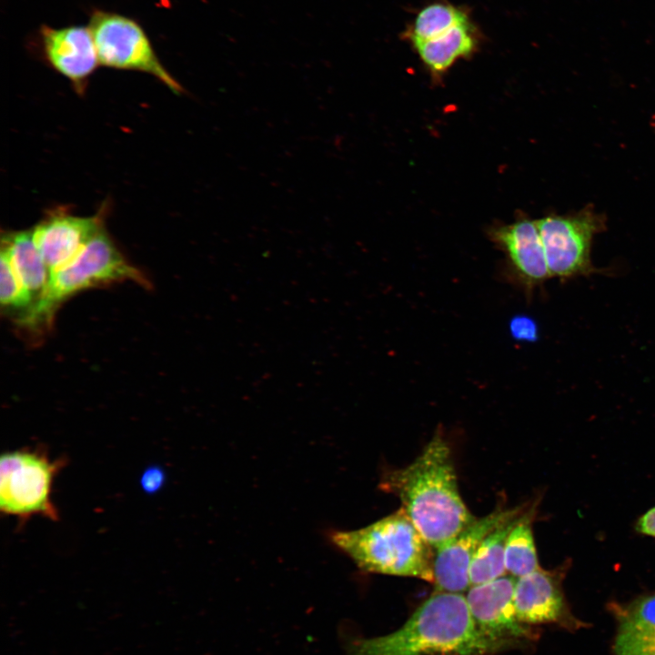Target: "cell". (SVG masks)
<instances>
[{
	"mask_svg": "<svg viewBox=\"0 0 655 655\" xmlns=\"http://www.w3.org/2000/svg\"><path fill=\"white\" fill-rule=\"evenodd\" d=\"M525 506L493 529L478 548L469 568L470 586L479 585L507 574L505 548L507 539Z\"/></svg>",
	"mask_w": 655,
	"mask_h": 655,
	"instance_id": "cell-18",
	"label": "cell"
},
{
	"mask_svg": "<svg viewBox=\"0 0 655 655\" xmlns=\"http://www.w3.org/2000/svg\"><path fill=\"white\" fill-rule=\"evenodd\" d=\"M504 650L478 630L463 593L435 590L398 630L356 640L348 655H494Z\"/></svg>",
	"mask_w": 655,
	"mask_h": 655,
	"instance_id": "cell-2",
	"label": "cell"
},
{
	"mask_svg": "<svg viewBox=\"0 0 655 655\" xmlns=\"http://www.w3.org/2000/svg\"><path fill=\"white\" fill-rule=\"evenodd\" d=\"M330 539L362 570L434 582V549L402 508L355 530L334 531Z\"/></svg>",
	"mask_w": 655,
	"mask_h": 655,
	"instance_id": "cell-3",
	"label": "cell"
},
{
	"mask_svg": "<svg viewBox=\"0 0 655 655\" xmlns=\"http://www.w3.org/2000/svg\"><path fill=\"white\" fill-rule=\"evenodd\" d=\"M635 529L641 535L655 538V507L648 509L638 519Z\"/></svg>",
	"mask_w": 655,
	"mask_h": 655,
	"instance_id": "cell-22",
	"label": "cell"
},
{
	"mask_svg": "<svg viewBox=\"0 0 655 655\" xmlns=\"http://www.w3.org/2000/svg\"><path fill=\"white\" fill-rule=\"evenodd\" d=\"M519 281L529 289L551 277L537 222L521 219L492 232Z\"/></svg>",
	"mask_w": 655,
	"mask_h": 655,
	"instance_id": "cell-13",
	"label": "cell"
},
{
	"mask_svg": "<svg viewBox=\"0 0 655 655\" xmlns=\"http://www.w3.org/2000/svg\"><path fill=\"white\" fill-rule=\"evenodd\" d=\"M469 19L468 8L447 0H435L416 14L401 36L414 46L440 36Z\"/></svg>",
	"mask_w": 655,
	"mask_h": 655,
	"instance_id": "cell-17",
	"label": "cell"
},
{
	"mask_svg": "<svg viewBox=\"0 0 655 655\" xmlns=\"http://www.w3.org/2000/svg\"><path fill=\"white\" fill-rule=\"evenodd\" d=\"M102 228L96 217L56 215L38 224L32 235L50 273L72 259Z\"/></svg>",
	"mask_w": 655,
	"mask_h": 655,
	"instance_id": "cell-12",
	"label": "cell"
},
{
	"mask_svg": "<svg viewBox=\"0 0 655 655\" xmlns=\"http://www.w3.org/2000/svg\"><path fill=\"white\" fill-rule=\"evenodd\" d=\"M64 464L60 459L51 460L43 450L5 452L0 458L1 511L21 519L41 515L57 520L51 490Z\"/></svg>",
	"mask_w": 655,
	"mask_h": 655,
	"instance_id": "cell-5",
	"label": "cell"
},
{
	"mask_svg": "<svg viewBox=\"0 0 655 655\" xmlns=\"http://www.w3.org/2000/svg\"><path fill=\"white\" fill-rule=\"evenodd\" d=\"M516 579L504 575L487 583L470 586L466 595L469 612L478 630L505 650L523 648L537 634L519 620L514 604Z\"/></svg>",
	"mask_w": 655,
	"mask_h": 655,
	"instance_id": "cell-8",
	"label": "cell"
},
{
	"mask_svg": "<svg viewBox=\"0 0 655 655\" xmlns=\"http://www.w3.org/2000/svg\"><path fill=\"white\" fill-rule=\"evenodd\" d=\"M511 330L517 338H530L535 332V327L530 319L525 317L513 319Z\"/></svg>",
	"mask_w": 655,
	"mask_h": 655,
	"instance_id": "cell-23",
	"label": "cell"
},
{
	"mask_svg": "<svg viewBox=\"0 0 655 655\" xmlns=\"http://www.w3.org/2000/svg\"><path fill=\"white\" fill-rule=\"evenodd\" d=\"M614 655H655V592L619 605Z\"/></svg>",
	"mask_w": 655,
	"mask_h": 655,
	"instance_id": "cell-14",
	"label": "cell"
},
{
	"mask_svg": "<svg viewBox=\"0 0 655 655\" xmlns=\"http://www.w3.org/2000/svg\"><path fill=\"white\" fill-rule=\"evenodd\" d=\"M123 281L148 284L145 276L126 260L102 228L72 259L49 273L44 291L25 312L20 322L33 328L49 325L58 307L73 295Z\"/></svg>",
	"mask_w": 655,
	"mask_h": 655,
	"instance_id": "cell-4",
	"label": "cell"
},
{
	"mask_svg": "<svg viewBox=\"0 0 655 655\" xmlns=\"http://www.w3.org/2000/svg\"><path fill=\"white\" fill-rule=\"evenodd\" d=\"M88 26L102 66L149 74L175 93L180 84L160 62L144 27L132 17L99 8L92 9Z\"/></svg>",
	"mask_w": 655,
	"mask_h": 655,
	"instance_id": "cell-6",
	"label": "cell"
},
{
	"mask_svg": "<svg viewBox=\"0 0 655 655\" xmlns=\"http://www.w3.org/2000/svg\"><path fill=\"white\" fill-rule=\"evenodd\" d=\"M380 488L399 499L434 550L476 519L460 496L450 447L438 431L409 465L384 474Z\"/></svg>",
	"mask_w": 655,
	"mask_h": 655,
	"instance_id": "cell-1",
	"label": "cell"
},
{
	"mask_svg": "<svg viewBox=\"0 0 655 655\" xmlns=\"http://www.w3.org/2000/svg\"><path fill=\"white\" fill-rule=\"evenodd\" d=\"M165 481L166 474L164 470L157 466L147 468L140 479L142 489L148 494L158 491L163 487Z\"/></svg>",
	"mask_w": 655,
	"mask_h": 655,
	"instance_id": "cell-21",
	"label": "cell"
},
{
	"mask_svg": "<svg viewBox=\"0 0 655 655\" xmlns=\"http://www.w3.org/2000/svg\"><path fill=\"white\" fill-rule=\"evenodd\" d=\"M1 251L35 302L47 284L49 271L34 242L32 231L5 235Z\"/></svg>",
	"mask_w": 655,
	"mask_h": 655,
	"instance_id": "cell-16",
	"label": "cell"
},
{
	"mask_svg": "<svg viewBox=\"0 0 655 655\" xmlns=\"http://www.w3.org/2000/svg\"><path fill=\"white\" fill-rule=\"evenodd\" d=\"M481 36L479 29L469 19L413 47L429 72L438 76L458 60L471 56L479 49Z\"/></svg>",
	"mask_w": 655,
	"mask_h": 655,
	"instance_id": "cell-15",
	"label": "cell"
},
{
	"mask_svg": "<svg viewBox=\"0 0 655 655\" xmlns=\"http://www.w3.org/2000/svg\"><path fill=\"white\" fill-rule=\"evenodd\" d=\"M562 569L541 568L516 579L514 604L518 618L528 625L556 623L575 627L561 588Z\"/></svg>",
	"mask_w": 655,
	"mask_h": 655,
	"instance_id": "cell-11",
	"label": "cell"
},
{
	"mask_svg": "<svg viewBox=\"0 0 655 655\" xmlns=\"http://www.w3.org/2000/svg\"><path fill=\"white\" fill-rule=\"evenodd\" d=\"M535 512V507L525 509L507 539L505 568L507 574L515 579L540 568L532 531Z\"/></svg>",
	"mask_w": 655,
	"mask_h": 655,
	"instance_id": "cell-19",
	"label": "cell"
},
{
	"mask_svg": "<svg viewBox=\"0 0 655 655\" xmlns=\"http://www.w3.org/2000/svg\"><path fill=\"white\" fill-rule=\"evenodd\" d=\"M521 508L498 507L487 516L476 519L437 548L433 563L435 590L454 593L468 590L470 587V564L480 543L493 529Z\"/></svg>",
	"mask_w": 655,
	"mask_h": 655,
	"instance_id": "cell-9",
	"label": "cell"
},
{
	"mask_svg": "<svg viewBox=\"0 0 655 655\" xmlns=\"http://www.w3.org/2000/svg\"><path fill=\"white\" fill-rule=\"evenodd\" d=\"M551 277L568 280L598 270L590 259L591 243L600 232L602 218L590 210L573 215H551L537 221Z\"/></svg>",
	"mask_w": 655,
	"mask_h": 655,
	"instance_id": "cell-7",
	"label": "cell"
},
{
	"mask_svg": "<svg viewBox=\"0 0 655 655\" xmlns=\"http://www.w3.org/2000/svg\"><path fill=\"white\" fill-rule=\"evenodd\" d=\"M0 298L3 307L29 309L35 300L15 275L6 255L1 251Z\"/></svg>",
	"mask_w": 655,
	"mask_h": 655,
	"instance_id": "cell-20",
	"label": "cell"
},
{
	"mask_svg": "<svg viewBox=\"0 0 655 655\" xmlns=\"http://www.w3.org/2000/svg\"><path fill=\"white\" fill-rule=\"evenodd\" d=\"M35 39L39 52L48 65L78 88L83 86L100 65L88 25L53 27L41 25Z\"/></svg>",
	"mask_w": 655,
	"mask_h": 655,
	"instance_id": "cell-10",
	"label": "cell"
}]
</instances>
